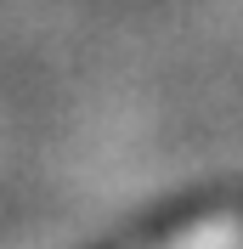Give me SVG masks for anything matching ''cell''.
I'll use <instances>...</instances> for the list:
<instances>
[{"label":"cell","instance_id":"obj_1","mask_svg":"<svg viewBox=\"0 0 243 249\" xmlns=\"http://www.w3.org/2000/svg\"><path fill=\"white\" fill-rule=\"evenodd\" d=\"M221 210H226V193L198 187V193H181V198H170V204H158V210H147L141 221L119 227V232L107 238V244H96V249H164V244H175L181 232H192V227L215 221Z\"/></svg>","mask_w":243,"mask_h":249}]
</instances>
